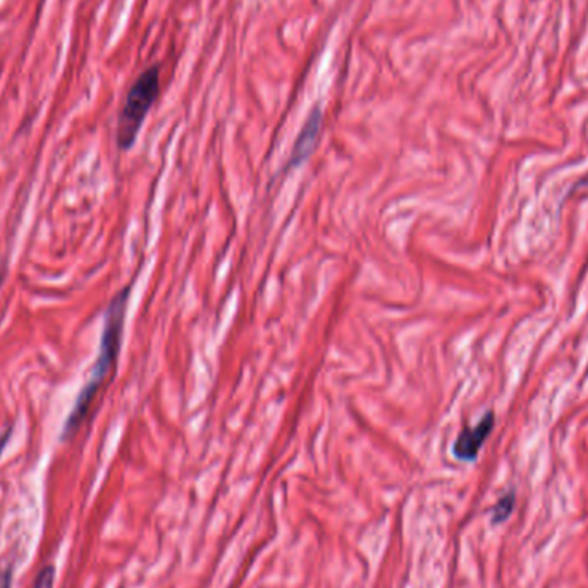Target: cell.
<instances>
[{
  "mask_svg": "<svg viewBox=\"0 0 588 588\" xmlns=\"http://www.w3.org/2000/svg\"><path fill=\"white\" fill-rule=\"evenodd\" d=\"M2 281H4V267L0 264V286H2Z\"/></svg>",
  "mask_w": 588,
  "mask_h": 588,
  "instance_id": "obj_8",
  "label": "cell"
},
{
  "mask_svg": "<svg viewBox=\"0 0 588 588\" xmlns=\"http://www.w3.org/2000/svg\"><path fill=\"white\" fill-rule=\"evenodd\" d=\"M160 90L159 68H150L135 81L125 106H122L119 125H117V145L121 150H129L135 145L138 133L144 126L145 117L150 112Z\"/></svg>",
  "mask_w": 588,
  "mask_h": 588,
  "instance_id": "obj_2",
  "label": "cell"
},
{
  "mask_svg": "<svg viewBox=\"0 0 588 588\" xmlns=\"http://www.w3.org/2000/svg\"><path fill=\"white\" fill-rule=\"evenodd\" d=\"M513 492L502 496V498L499 499L498 504H496L494 509H492V520H494V523H502V521L508 520V518L511 517V513H513Z\"/></svg>",
  "mask_w": 588,
  "mask_h": 588,
  "instance_id": "obj_5",
  "label": "cell"
},
{
  "mask_svg": "<svg viewBox=\"0 0 588 588\" xmlns=\"http://www.w3.org/2000/svg\"><path fill=\"white\" fill-rule=\"evenodd\" d=\"M53 580H56V568H53V566H46V568L38 574L33 588H53Z\"/></svg>",
  "mask_w": 588,
  "mask_h": 588,
  "instance_id": "obj_6",
  "label": "cell"
},
{
  "mask_svg": "<svg viewBox=\"0 0 588 588\" xmlns=\"http://www.w3.org/2000/svg\"><path fill=\"white\" fill-rule=\"evenodd\" d=\"M129 293H131V286H126L121 293L116 294V298L110 302L109 308H107L97 362H95L87 385L81 389L80 396L76 400L71 413L66 420L65 429H62V441H68L78 432L81 423L87 419L88 410H90L91 403L97 398L98 391L106 382L110 370L116 365L117 356H119V351H121Z\"/></svg>",
  "mask_w": 588,
  "mask_h": 588,
  "instance_id": "obj_1",
  "label": "cell"
},
{
  "mask_svg": "<svg viewBox=\"0 0 588 588\" xmlns=\"http://www.w3.org/2000/svg\"><path fill=\"white\" fill-rule=\"evenodd\" d=\"M12 571L11 568H0V588H11Z\"/></svg>",
  "mask_w": 588,
  "mask_h": 588,
  "instance_id": "obj_7",
  "label": "cell"
},
{
  "mask_svg": "<svg viewBox=\"0 0 588 588\" xmlns=\"http://www.w3.org/2000/svg\"><path fill=\"white\" fill-rule=\"evenodd\" d=\"M322 128V112L318 109H313L300 131L298 138L294 141L293 154H291L290 166H300L308 159L315 144H317L318 135Z\"/></svg>",
  "mask_w": 588,
  "mask_h": 588,
  "instance_id": "obj_4",
  "label": "cell"
},
{
  "mask_svg": "<svg viewBox=\"0 0 588 588\" xmlns=\"http://www.w3.org/2000/svg\"><path fill=\"white\" fill-rule=\"evenodd\" d=\"M494 411H487L483 419L472 429H464L453 444L454 458L461 461H473L479 457L483 442L489 438L490 432L494 429Z\"/></svg>",
  "mask_w": 588,
  "mask_h": 588,
  "instance_id": "obj_3",
  "label": "cell"
}]
</instances>
